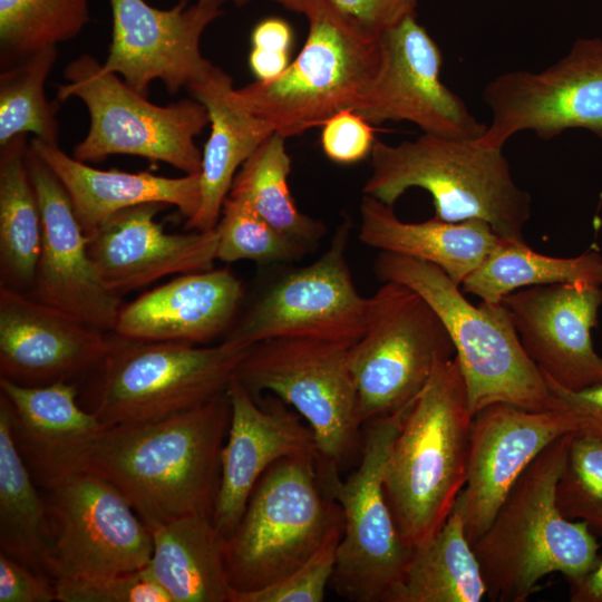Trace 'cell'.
<instances>
[{"instance_id": "obj_40", "label": "cell", "mask_w": 602, "mask_h": 602, "mask_svg": "<svg viewBox=\"0 0 602 602\" xmlns=\"http://www.w3.org/2000/svg\"><path fill=\"white\" fill-rule=\"evenodd\" d=\"M59 602H171L143 570L91 579H57Z\"/></svg>"}, {"instance_id": "obj_13", "label": "cell", "mask_w": 602, "mask_h": 602, "mask_svg": "<svg viewBox=\"0 0 602 602\" xmlns=\"http://www.w3.org/2000/svg\"><path fill=\"white\" fill-rule=\"evenodd\" d=\"M49 530V574L91 579L143 570L153 540L123 494L86 470L58 473L43 483Z\"/></svg>"}, {"instance_id": "obj_23", "label": "cell", "mask_w": 602, "mask_h": 602, "mask_svg": "<svg viewBox=\"0 0 602 602\" xmlns=\"http://www.w3.org/2000/svg\"><path fill=\"white\" fill-rule=\"evenodd\" d=\"M231 420L221 456V480L212 521L227 538L263 473L281 458L317 454L314 435L292 411L264 408L235 379L227 389ZM318 456V454H317Z\"/></svg>"}, {"instance_id": "obj_20", "label": "cell", "mask_w": 602, "mask_h": 602, "mask_svg": "<svg viewBox=\"0 0 602 602\" xmlns=\"http://www.w3.org/2000/svg\"><path fill=\"white\" fill-rule=\"evenodd\" d=\"M111 332L0 284V378L42 386L93 373Z\"/></svg>"}, {"instance_id": "obj_15", "label": "cell", "mask_w": 602, "mask_h": 602, "mask_svg": "<svg viewBox=\"0 0 602 602\" xmlns=\"http://www.w3.org/2000/svg\"><path fill=\"white\" fill-rule=\"evenodd\" d=\"M483 100L493 117L483 146L503 149L523 130L551 139L567 129H585L602 140V39L579 38L546 69L514 70L491 80Z\"/></svg>"}, {"instance_id": "obj_28", "label": "cell", "mask_w": 602, "mask_h": 602, "mask_svg": "<svg viewBox=\"0 0 602 602\" xmlns=\"http://www.w3.org/2000/svg\"><path fill=\"white\" fill-rule=\"evenodd\" d=\"M0 394L10 407L18 448L39 483L106 427L79 405L72 381L26 386L0 378Z\"/></svg>"}, {"instance_id": "obj_39", "label": "cell", "mask_w": 602, "mask_h": 602, "mask_svg": "<svg viewBox=\"0 0 602 602\" xmlns=\"http://www.w3.org/2000/svg\"><path fill=\"white\" fill-rule=\"evenodd\" d=\"M343 520L336 524L320 547L298 570L263 589L231 593L230 602H321L331 582Z\"/></svg>"}, {"instance_id": "obj_48", "label": "cell", "mask_w": 602, "mask_h": 602, "mask_svg": "<svg viewBox=\"0 0 602 602\" xmlns=\"http://www.w3.org/2000/svg\"><path fill=\"white\" fill-rule=\"evenodd\" d=\"M236 7H243L249 4L253 0H232ZM279 3L288 10L310 16L317 8H319L326 0H270Z\"/></svg>"}, {"instance_id": "obj_35", "label": "cell", "mask_w": 602, "mask_h": 602, "mask_svg": "<svg viewBox=\"0 0 602 602\" xmlns=\"http://www.w3.org/2000/svg\"><path fill=\"white\" fill-rule=\"evenodd\" d=\"M89 21V0H0L2 69L76 37Z\"/></svg>"}, {"instance_id": "obj_46", "label": "cell", "mask_w": 602, "mask_h": 602, "mask_svg": "<svg viewBox=\"0 0 602 602\" xmlns=\"http://www.w3.org/2000/svg\"><path fill=\"white\" fill-rule=\"evenodd\" d=\"M249 64L259 81H268L280 76L290 65V52L252 48Z\"/></svg>"}, {"instance_id": "obj_2", "label": "cell", "mask_w": 602, "mask_h": 602, "mask_svg": "<svg viewBox=\"0 0 602 602\" xmlns=\"http://www.w3.org/2000/svg\"><path fill=\"white\" fill-rule=\"evenodd\" d=\"M570 437L557 438L535 457L472 544L492 601L525 602L546 575L576 581L600 556L586 523L566 518L556 505Z\"/></svg>"}, {"instance_id": "obj_29", "label": "cell", "mask_w": 602, "mask_h": 602, "mask_svg": "<svg viewBox=\"0 0 602 602\" xmlns=\"http://www.w3.org/2000/svg\"><path fill=\"white\" fill-rule=\"evenodd\" d=\"M153 551L146 574L171 602H230L226 538L204 513L149 528Z\"/></svg>"}, {"instance_id": "obj_30", "label": "cell", "mask_w": 602, "mask_h": 602, "mask_svg": "<svg viewBox=\"0 0 602 602\" xmlns=\"http://www.w3.org/2000/svg\"><path fill=\"white\" fill-rule=\"evenodd\" d=\"M484 598L487 588L480 565L454 506L438 532L412 548L385 602H480Z\"/></svg>"}, {"instance_id": "obj_17", "label": "cell", "mask_w": 602, "mask_h": 602, "mask_svg": "<svg viewBox=\"0 0 602 602\" xmlns=\"http://www.w3.org/2000/svg\"><path fill=\"white\" fill-rule=\"evenodd\" d=\"M113 29L104 70L120 75L135 91L147 96L153 80H161L173 95L188 89L215 67L201 52L204 30L221 7L179 0L157 9L145 0H109Z\"/></svg>"}, {"instance_id": "obj_21", "label": "cell", "mask_w": 602, "mask_h": 602, "mask_svg": "<svg viewBox=\"0 0 602 602\" xmlns=\"http://www.w3.org/2000/svg\"><path fill=\"white\" fill-rule=\"evenodd\" d=\"M502 302L524 350L544 376L571 390L602 383V356L592 341L602 285H537L511 292Z\"/></svg>"}, {"instance_id": "obj_14", "label": "cell", "mask_w": 602, "mask_h": 602, "mask_svg": "<svg viewBox=\"0 0 602 602\" xmlns=\"http://www.w3.org/2000/svg\"><path fill=\"white\" fill-rule=\"evenodd\" d=\"M349 232L346 221L318 260L271 285L223 340L243 348L278 338L352 346L365 331L369 298L359 293L349 269Z\"/></svg>"}, {"instance_id": "obj_8", "label": "cell", "mask_w": 602, "mask_h": 602, "mask_svg": "<svg viewBox=\"0 0 602 602\" xmlns=\"http://www.w3.org/2000/svg\"><path fill=\"white\" fill-rule=\"evenodd\" d=\"M307 19L305 42L280 76L233 91L243 108L285 138L355 110L380 58L378 38L353 27L327 0Z\"/></svg>"}, {"instance_id": "obj_18", "label": "cell", "mask_w": 602, "mask_h": 602, "mask_svg": "<svg viewBox=\"0 0 602 602\" xmlns=\"http://www.w3.org/2000/svg\"><path fill=\"white\" fill-rule=\"evenodd\" d=\"M579 430L575 418L556 408L531 410L498 402L474 416L466 483L455 503L472 544L535 457Z\"/></svg>"}, {"instance_id": "obj_42", "label": "cell", "mask_w": 602, "mask_h": 602, "mask_svg": "<svg viewBox=\"0 0 602 602\" xmlns=\"http://www.w3.org/2000/svg\"><path fill=\"white\" fill-rule=\"evenodd\" d=\"M353 27L378 38L406 17L416 13L420 0H327Z\"/></svg>"}, {"instance_id": "obj_4", "label": "cell", "mask_w": 602, "mask_h": 602, "mask_svg": "<svg viewBox=\"0 0 602 602\" xmlns=\"http://www.w3.org/2000/svg\"><path fill=\"white\" fill-rule=\"evenodd\" d=\"M362 193L394 206L409 188L427 191L435 217L448 222L482 220L504 240L525 242L531 196L512 177L502 149L423 133L392 145L377 139Z\"/></svg>"}, {"instance_id": "obj_43", "label": "cell", "mask_w": 602, "mask_h": 602, "mask_svg": "<svg viewBox=\"0 0 602 602\" xmlns=\"http://www.w3.org/2000/svg\"><path fill=\"white\" fill-rule=\"evenodd\" d=\"M57 601L56 580L0 553V602Z\"/></svg>"}, {"instance_id": "obj_11", "label": "cell", "mask_w": 602, "mask_h": 602, "mask_svg": "<svg viewBox=\"0 0 602 602\" xmlns=\"http://www.w3.org/2000/svg\"><path fill=\"white\" fill-rule=\"evenodd\" d=\"M412 404L365 424L357 468L346 479L334 475L322 480L343 517L330 584L352 602H385L412 553L398 533L383 491L390 448Z\"/></svg>"}, {"instance_id": "obj_26", "label": "cell", "mask_w": 602, "mask_h": 602, "mask_svg": "<svg viewBox=\"0 0 602 602\" xmlns=\"http://www.w3.org/2000/svg\"><path fill=\"white\" fill-rule=\"evenodd\" d=\"M187 91L205 106L211 133L202 152L201 204L185 229L207 231L215 227L237 171L274 130L237 103L231 77L216 66Z\"/></svg>"}, {"instance_id": "obj_41", "label": "cell", "mask_w": 602, "mask_h": 602, "mask_svg": "<svg viewBox=\"0 0 602 602\" xmlns=\"http://www.w3.org/2000/svg\"><path fill=\"white\" fill-rule=\"evenodd\" d=\"M376 140L372 124L356 110L347 109L322 125L320 142L330 161L350 165L370 156Z\"/></svg>"}, {"instance_id": "obj_38", "label": "cell", "mask_w": 602, "mask_h": 602, "mask_svg": "<svg viewBox=\"0 0 602 602\" xmlns=\"http://www.w3.org/2000/svg\"><path fill=\"white\" fill-rule=\"evenodd\" d=\"M560 512L586 523L602 537V439L585 433L571 434L566 458L555 487Z\"/></svg>"}, {"instance_id": "obj_24", "label": "cell", "mask_w": 602, "mask_h": 602, "mask_svg": "<svg viewBox=\"0 0 602 602\" xmlns=\"http://www.w3.org/2000/svg\"><path fill=\"white\" fill-rule=\"evenodd\" d=\"M243 285L227 268L179 274L123 304L113 333L132 340L206 344L236 320Z\"/></svg>"}, {"instance_id": "obj_12", "label": "cell", "mask_w": 602, "mask_h": 602, "mask_svg": "<svg viewBox=\"0 0 602 602\" xmlns=\"http://www.w3.org/2000/svg\"><path fill=\"white\" fill-rule=\"evenodd\" d=\"M453 357L450 338L429 304L400 283L383 282L369 298L365 331L349 349L362 427L412 404L436 365Z\"/></svg>"}, {"instance_id": "obj_5", "label": "cell", "mask_w": 602, "mask_h": 602, "mask_svg": "<svg viewBox=\"0 0 602 602\" xmlns=\"http://www.w3.org/2000/svg\"><path fill=\"white\" fill-rule=\"evenodd\" d=\"M382 282L419 294L444 324L455 348L472 414L498 402L531 410L550 408L545 378L523 348L503 302L472 304L437 265L380 252L373 266Z\"/></svg>"}, {"instance_id": "obj_36", "label": "cell", "mask_w": 602, "mask_h": 602, "mask_svg": "<svg viewBox=\"0 0 602 602\" xmlns=\"http://www.w3.org/2000/svg\"><path fill=\"white\" fill-rule=\"evenodd\" d=\"M57 46L45 47L0 75V146L21 134L58 144L57 104L45 95V81L57 59Z\"/></svg>"}, {"instance_id": "obj_47", "label": "cell", "mask_w": 602, "mask_h": 602, "mask_svg": "<svg viewBox=\"0 0 602 602\" xmlns=\"http://www.w3.org/2000/svg\"><path fill=\"white\" fill-rule=\"evenodd\" d=\"M569 584L571 602H602V556L586 574Z\"/></svg>"}, {"instance_id": "obj_6", "label": "cell", "mask_w": 602, "mask_h": 602, "mask_svg": "<svg viewBox=\"0 0 602 602\" xmlns=\"http://www.w3.org/2000/svg\"><path fill=\"white\" fill-rule=\"evenodd\" d=\"M342 520L339 504L321 480L317 454L279 459L258 480L226 538L232 590L256 591L284 579L313 555Z\"/></svg>"}, {"instance_id": "obj_34", "label": "cell", "mask_w": 602, "mask_h": 602, "mask_svg": "<svg viewBox=\"0 0 602 602\" xmlns=\"http://www.w3.org/2000/svg\"><path fill=\"white\" fill-rule=\"evenodd\" d=\"M285 139L278 133L266 138L240 167L229 195L246 201L278 231L310 250L326 227L295 205L288 183L291 158Z\"/></svg>"}, {"instance_id": "obj_27", "label": "cell", "mask_w": 602, "mask_h": 602, "mask_svg": "<svg viewBox=\"0 0 602 602\" xmlns=\"http://www.w3.org/2000/svg\"><path fill=\"white\" fill-rule=\"evenodd\" d=\"M358 239L365 245L437 265L458 285L503 240L482 220L448 222L437 217L408 223L392 206L363 195Z\"/></svg>"}, {"instance_id": "obj_16", "label": "cell", "mask_w": 602, "mask_h": 602, "mask_svg": "<svg viewBox=\"0 0 602 602\" xmlns=\"http://www.w3.org/2000/svg\"><path fill=\"white\" fill-rule=\"evenodd\" d=\"M378 41L377 71L355 108L367 122H408L423 133L460 139L484 135L487 126L440 80V48L416 13L386 30Z\"/></svg>"}, {"instance_id": "obj_25", "label": "cell", "mask_w": 602, "mask_h": 602, "mask_svg": "<svg viewBox=\"0 0 602 602\" xmlns=\"http://www.w3.org/2000/svg\"><path fill=\"white\" fill-rule=\"evenodd\" d=\"M29 146L62 184L87 235L118 212L142 204L173 205L186 221L200 207V173L165 177L149 172L104 171L67 155L58 144L32 137Z\"/></svg>"}, {"instance_id": "obj_44", "label": "cell", "mask_w": 602, "mask_h": 602, "mask_svg": "<svg viewBox=\"0 0 602 602\" xmlns=\"http://www.w3.org/2000/svg\"><path fill=\"white\" fill-rule=\"evenodd\" d=\"M544 378L548 388L550 408L571 414L579 424V433L602 439V383L571 390L546 376Z\"/></svg>"}, {"instance_id": "obj_22", "label": "cell", "mask_w": 602, "mask_h": 602, "mask_svg": "<svg viewBox=\"0 0 602 602\" xmlns=\"http://www.w3.org/2000/svg\"><path fill=\"white\" fill-rule=\"evenodd\" d=\"M165 205L123 210L88 234V253L103 283L123 295L171 274L212 269L217 232L167 233L156 221Z\"/></svg>"}, {"instance_id": "obj_32", "label": "cell", "mask_w": 602, "mask_h": 602, "mask_svg": "<svg viewBox=\"0 0 602 602\" xmlns=\"http://www.w3.org/2000/svg\"><path fill=\"white\" fill-rule=\"evenodd\" d=\"M27 135L0 146V284L30 293L40 255L42 221L27 165Z\"/></svg>"}, {"instance_id": "obj_7", "label": "cell", "mask_w": 602, "mask_h": 602, "mask_svg": "<svg viewBox=\"0 0 602 602\" xmlns=\"http://www.w3.org/2000/svg\"><path fill=\"white\" fill-rule=\"evenodd\" d=\"M247 348L138 341L111 332L91 373L88 410L108 427L149 423L197 408L225 394Z\"/></svg>"}, {"instance_id": "obj_3", "label": "cell", "mask_w": 602, "mask_h": 602, "mask_svg": "<svg viewBox=\"0 0 602 602\" xmlns=\"http://www.w3.org/2000/svg\"><path fill=\"white\" fill-rule=\"evenodd\" d=\"M474 415L456 357L441 359L391 445L383 491L410 548L430 540L452 513L467 477Z\"/></svg>"}, {"instance_id": "obj_33", "label": "cell", "mask_w": 602, "mask_h": 602, "mask_svg": "<svg viewBox=\"0 0 602 602\" xmlns=\"http://www.w3.org/2000/svg\"><path fill=\"white\" fill-rule=\"evenodd\" d=\"M556 283L602 285V255L586 251L571 258L551 256L526 242L503 239L460 287L480 301L498 303L516 290Z\"/></svg>"}, {"instance_id": "obj_19", "label": "cell", "mask_w": 602, "mask_h": 602, "mask_svg": "<svg viewBox=\"0 0 602 602\" xmlns=\"http://www.w3.org/2000/svg\"><path fill=\"white\" fill-rule=\"evenodd\" d=\"M27 165L38 198L42 237L35 299L106 332H113L122 297L100 280L88 253V237L69 196L50 167L30 148Z\"/></svg>"}, {"instance_id": "obj_45", "label": "cell", "mask_w": 602, "mask_h": 602, "mask_svg": "<svg viewBox=\"0 0 602 602\" xmlns=\"http://www.w3.org/2000/svg\"><path fill=\"white\" fill-rule=\"evenodd\" d=\"M293 42V31L284 19L271 17L261 20L251 33L252 48L288 51Z\"/></svg>"}, {"instance_id": "obj_10", "label": "cell", "mask_w": 602, "mask_h": 602, "mask_svg": "<svg viewBox=\"0 0 602 602\" xmlns=\"http://www.w3.org/2000/svg\"><path fill=\"white\" fill-rule=\"evenodd\" d=\"M64 77L67 82L57 87L56 100L76 97L90 117L88 133L74 148L76 159L88 163L130 155L166 163L184 175L201 172L202 152L195 138L210 124L202 103L155 105L90 55L71 60Z\"/></svg>"}, {"instance_id": "obj_49", "label": "cell", "mask_w": 602, "mask_h": 602, "mask_svg": "<svg viewBox=\"0 0 602 602\" xmlns=\"http://www.w3.org/2000/svg\"><path fill=\"white\" fill-rule=\"evenodd\" d=\"M198 1H203V2H207V3H212V4H215V6L222 7V4L227 0H198Z\"/></svg>"}, {"instance_id": "obj_37", "label": "cell", "mask_w": 602, "mask_h": 602, "mask_svg": "<svg viewBox=\"0 0 602 602\" xmlns=\"http://www.w3.org/2000/svg\"><path fill=\"white\" fill-rule=\"evenodd\" d=\"M216 260L224 263L254 261L258 263L297 260L310 251L291 240L263 217L244 200L227 196L215 225Z\"/></svg>"}, {"instance_id": "obj_9", "label": "cell", "mask_w": 602, "mask_h": 602, "mask_svg": "<svg viewBox=\"0 0 602 602\" xmlns=\"http://www.w3.org/2000/svg\"><path fill=\"white\" fill-rule=\"evenodd\" d=\"M350 347L304 338L270 339L249 347L235 372L234 379L254 397L272 392L305 419L322 475L339 474L361 454Z\"/></svg>"}, {"instance_id": "obj_31", "label": "cell", "mask_w": 602, "mask_h": 602, "mask_svg": "<svg viewBox=\"0 0 602 602\" xmlns=\"http://www.w3.org/2000/svg\"><path fill=\"white\" fill-rule=\"evenodd\" d=\"M32 476L13 437L9 404L0 394V553L50 575L47 506Z\"/></svg>"}, {"instance_id": "obj_1", "label": "cell", "mask_w": 602, "mask_h": 602, "mask_svg": "<svg viewBox=\"0 0 602 602\" xmlns=\"http://www.w3.org/2000/svg\"><path fill=\"white\" fill-rule=\"evenodd\" d=\"M230 420L226 391L165 419L108 426L41 483L66 470L96 474L123 494L148 528L188 514L212 516Z\"/></svg>"}]
</instances>
